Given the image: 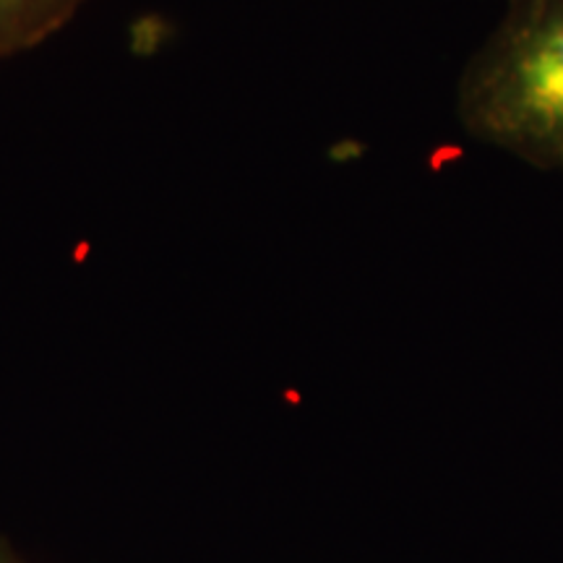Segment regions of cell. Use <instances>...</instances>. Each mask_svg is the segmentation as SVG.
Masks as SVG:
<instances>
[{
  "label": "cell",
  "instance_id": "cell-3",
  "mask_svg": "<svg viewBox=\"0 0 563 563\" xmlns=\"http://www.w3.org/2000/svg\"><path fill=\"white\" fill-rule=\"evenodd\" d=\"M0 563H21V561H19V555L13 553L9 545L0 543Z\"/></svg>",
  "mask_w": 563,
  "mask_h": 563
},
{
  "label": "cell",
  "instance_id": "cell-2",
  "mask_svg": "<svg viewBox=\"0 0 563 563\" xmlns=\"http://www.w3.org/2000/svg\"><path fill=\"white\" fill-rule=\"evenodd\" d=\"M84 0H0V60L60 32Z\"/></svg>",
  "mask_w": 563,
  "mask_h": 563
},
{
  "label": "cell",
  "instance_id": "cell-1",
  "mask_svg": "<svg viewBox=\"0 0 563 563\" xmlns=\"http://www.w3.org/2000/svg\"><path fill=\"white\" fill-rule=\"evenodd\" d=\"M477 144L563 173V0H509L456 84Z\"/></svg>",
  "mask_w": 563,
  "mask_h": 563
}]
</instances>
